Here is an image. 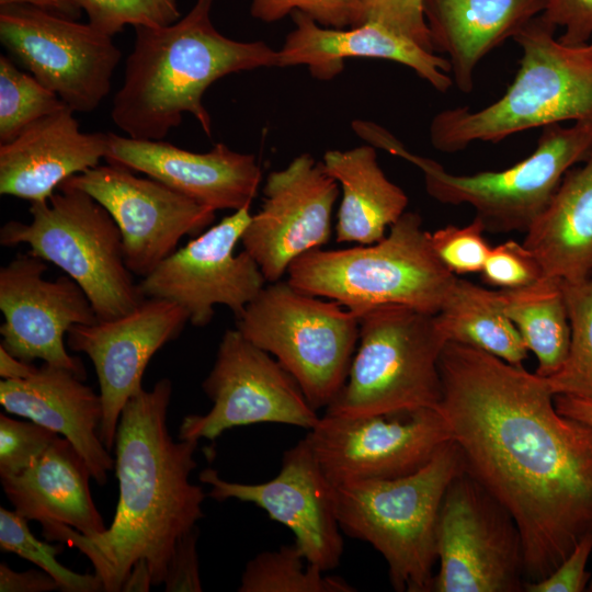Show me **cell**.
<instances>
[{
  "mask_svg": "<svg viewBox=\"0 0 592 592\" xmlns=\"http://www.w3.org/2000/svg\"><path fill=\"white\" fill-rule=\"evenodd\" d=\"M439 368L465 471L514 519L526 582L542 580L592 534V426L557 410L545 377L476 348L448 341Z\"/></svg>",
  "mask_w": 592,
  "mask_h": 592,
  "instance_id": "6da1fadb",
  "label": "cell"
},
{
  "mask_svg": "<svg viewBox=\"0 0 592 592\" xmlns=\"http://www.w3.org/2000/svg\"><path fill=\"white\" fill-rule=\"evenodd\" d=\"M169 378L141 389L124 406L115 436L118 501L111 525L84 536L56 522L41 523L47 542L69 544L92 563L104 592L122 591L132 568L148 565L163 584L178 540L204 516L206 493L190 480L198 441H174L167 428Z\"/></svg>",
  "mask_w": 592,
  "mask_h": 592,
  "instance_id": "7a4b0ae2",
  "label": "cell"
},
{
  "mask_svg": "<svg viewBox=\"0 0 592 592\" xmlns=\"http://www.w3.org/2000/svg\"><path fill=\"white\" fill-rule=\"evenodd\" d=\"M214 2L195 0L184 16L167 26L135 27L111 111L112 121L128 137L163 140L185 113L210 137L212 119L203 104L206 90L230 73L277 67V50L264 42L236 41L214 26Z\"/></svg>",
  "mask_w": 592,
  "mask_h": 592,
  "instance_id": "3957f363",
  "label": "cell"
},
{
  "mask_svg": "<svg viewBox=\"0 0 592 592\" xmlns=\"http://www.w3.org/2000/svg\"><path fill=\"white\" fill-rule=\"evenodd\" d=\"M540 15L514 37L522 56L504 94L477 111L453 107L430 124L432 146L454 153L476 141L498 143L513 134L592 119V44L567 45Z\"/></svg>",
  "mask_w": 592,
  "mask_h": 592,
  "instance_id": "277c9868",
  "label": "cell"
},
{
  "mask_svg": "<svg viewBox=\"0 0 592 592\" xmlns=\"http://www.w3.org/2000/svg\"><path fill=\"white\" fill-rule=\"evenodd\" d=\"M463 471L459 448L449 440L412 474L334 486L341 531L384 557L396 591H433L439 513L446 489Z\"/></svg>",
  "mask_w": 592,
  "mask_h": 592,
  "instance_id": "5b68a950",
  "label": "cell"
},
{
  "mask_svg": "<svg viewBox=\"0 0 592 592\" xmlns=\"http://www.w3.org/2000/svg\"><path fill=\"white\" fill-rule=\"evenodd\" d=\"M297 289L338 301L357 317L383 305L437 314L457 276L436 257L418 213L405 212L378 242L306 252L287 270Z\"/></svg>",
  "mask_w": 592,
  "mask_h": 592,
  "instance_id": "8992f818",
  "label": "cell"
},
{
  "mask_svg": "<svg viewBox=\"0 0 592 592\" xmlns=\"http://www.w3.org/2000/svg\"><path fill=\"white\" fill-rule=\"evenodd\" d=\"M346 380L325 414L361 418L437 409L439 362L448 342L436 314L383 305L358 316Z\"/></svg>",
  "mask_w": 592,
  "mask_h": 592,
  "instance_id": "52a82bcc",
  "label": "cell"
},
{
  "mask_svg": "<svg viewBox=\"0 0 592 592\" xmlns=\"http://www.w3.org/2000/svg\"><path fill=\"white\" fill-rule=\"evenodd\" d=\"M30 214V223L2 225L0 243L27 244L31 253L61 269L83 289L98 320L123 316L145 299L126 266L115 220L88 193L60 185L49 198L32 202Z\"/></svg>",
  "mask_w": 592,
  "mask_h": 592,
  "instance_id": "ba28073f",
  "label": "cell"
},
{
  "mask_svg": "<svg viewBox=\"0 0 592 592\" xmlns=\"http://www.w3.org/2000/svg\"><path fill=\"white\" fill-rule=\"evenodd\" d=\"M380 148L423 172L428 194L440 203L469 205L490 232L526 231L544 210L565 174L592 152V119L543 127L535 150L499 171L453 174L436 161L417 156L390 133Z\"/></svg>",
  "mask_w": 592,
  "mask_h": 592,
  "instance_id": "9c48e42d",
  "label": "cell"
},
{
  "mask_svg": "<svg viewBox=\"0 0 592 592\" xmlns=\"http://www.w3.org/2000/svg\"><path fill=\"white\" fill-rule=\"evenodd\" d=\"M236 329L277 360L316 410L343 387L360 334L351 310L287 281L264 286L237 317Z\"/></svg>",
  "mask_w": 592,
  "mask_h": 592,
  "instance_id": "30bf717a",
  "label": "cell"
},
{
  "mask_svg": "<svg viewBox=\"0 0 592 592\" xmlns=\"http://www.w3.org/2000/svg\"><path fill=\"white\" fill-rule=\"evenodd\" d=\"M436 550L435 592L525 591L521 532L510 512L466 471L444 494Z\"/></svg>",
  "mask_w": 592,
  "mask_h": 592,
  "instance_id": "8fae6325",
  "label": "cell"
},
{
  "mask_svg": "<svg viewBox=\"0 0 592 592\" xmlns=\"http://www.w3.org/2000/svg\"><path fill=\"white\" fill-rule=\"evenodd\" d=\"M0 42L73 112L94 111L110 93L122 53L112 36L33 5L0 7Z\"/></svg>",
  "mask_w": 592,
  "mask_h": 592,
  "instance_id": "7c38bea8",
  "label": "cell"
},
{
  "mask_svg": "<svg viewBox=\"0 0 592 592\" xmlns=\"http://www.w3.org/2000/svg\"><path fill=\"white\" fill-rule=\"evenodd\" d=\"M202 387L213 406L205 414L182 420L180 440L213 441L227 430L257 423L309 431L320 420L295 378L237 329L224 333Z\"/></svg>",
  "mask_w": 592,
  "mask_h": 592,
  "instance_id": "4fadbf2b",
  "label": "cell"
},
{
  "mask_svg": "<svg viewBox=\"0 0 592 592\" xmlns=\"http://www.w3.org/2000/svg\"><path fill=\"white\" fill-rule=\"evenodd\" d=\"M305 439L333 486L412 474L452 440L437 409L361 418L323 414Z\"/></svg>",
  "mask_w": 592,
  "mask_h": 592,
  "instance_id": "5bb4252c",
  "label": "cell"
},
{
  "mask_svg": "<svg viewBox=\"0 0 592 592\" xmlns=\"http://www.w3.org/2000/svg\"><path fill=\"white\" fill-rule=\"evenodd\" d=\"M251 216L250 207L235 210L175 250L138 283L143 296L180 305L195 327L210 322L215 305L239 317L266 281L247 251L235 254Z\"/></svg>",
  "mask_w": 592,
  "mask_h": 592,
  "instance_id": "9a60e30c",
  "label": "cell"
},
{
  "mask_svg": "<svg viewBox=\"0 0 592 592\" xmlns=\"http://www.w3.org/2000/svg\"><path fill=\"white\" fill-rule=\"evenodd\" d=\"M60 185L84 191L109 212L122 235L126 266L141 277L172 254L184 236L200 235L215 219L216 210L114 163L99 164Z\"/></svg>",
  "mask_w": 592,
  "mask_h": 592,
  "instance_id": "2e32d148",
  "label": "cell"
},
{
  "mask_svg": "<svg viewBox=\"0 0 592 592\" xmlns=\"http://www.w3.org/2000/svg\"><path fill=\"white\" fill-rule=\"evenodd\" d=\"M263 194L240 242L274 283L296 259L330 239L339 183L322 162L301 153L267 175Z\"/></svg>",
  "mask_w": 592,
  "mask_h": 592,
  "instance_id": "e0dca14e",
  "label": "cell"
},
{
  "mask_svg": "<svg viewBox=\"0 0 592 592\" xmlns=\"http://www.w3.org/2000/svg\"><path fill=\"white\" fill-rule=\"evenodd\" d=\"M216 501L250 502L289 528L308 563L322 571L340 565L343 537L335 510L334 486L320 468L307 440L285 451L278 474L264 482L241 483L223 479L206 468L198 475Z\"/></svg>",
  "mask_w": 592,
  "mask_h": 592,
  "instance_id": "ac0fdd59",
  "label": "cell"
},
{
  "mask_svg": "<svg viewBox=\"0 0 592 592\" xmlns=\"http://www.w3.org/2000/svg\"><path fill=\"white\" fill-rule=\"evenodd\" d=\"M46 270V261L30 251L0 269V345L22 361L42 360L86 379L82 362L66 350L65 335L72 326L92 325L98 317L70 276L48 281Z\"/></svg>",
  "mask_w": 592,
  "mask_h": 592,
  "instance_id": "d6986e66",
  "label": "cell"
},
{
  "mask_svg": "<svg viewBox=\"0 0 592 592\" xmlns=\"http://www.w3.org/2000/svg\"><path fill=\"white\" fill-rule=\"evenodd\" d=\"M190 321L180 305L145 298L135 309L111 320L75 325L66 335L68 348L84 353L96 373L103 417L99 434L111 451L126 402L143 387V376L153 356L177 339Z\"/></svg>",
  "mask_w": 592,
  "mask_h": 592,
  "instance_id": "ffe728a7",
  "label": "cell"
},
{
  "mask_svg": "<svg viewBox=\"0 0 592 592\" xmlns=\"http://www.w3.org/2000/svg\"><path fill=\"white\" fill-rule=\"evenodd\" d=\"M104 159L145 173L214 210L250 207L261 182L255 157L216 144L193 152L163 140L107 133Z\"/></svg>",
  "mask_w": 592,
  "mask_h": 592,
  "instance_id": "44dd1931",
  "label": "cell"
},
{
  "mask_svg": "<svg viewBox=\"0 0 592 592\" xmlns=\"http://www.w3.org/2000/svg\"><path fill=\"white\" fill-rule=\"evenodd\" d=\"M291 16L294 29L277 50V67L304 65L312 77L330 80L342 72L345 58H377L411 68L437 92L446 93L454 84L446 58L379 23L345 30L325 27L300 11Z\"/></svg>",
  "mask_w": 592,
  "mask_h": 592,
  "instance_id": "7402d4cb",
  "label": "cell"
},
{
  "mask_svg": "<svg viewBox=\"0 0 592 592\" xmlns=\"http://www.w3.org/2000/svg\"><path fill=\"white\" fill-rule=\"evenodd\" d=\"M66 106L0 144V194L32 202L49 198L69 178L100 164L107 133H83Z\"/></svg>",
  "mask_w": 592,
  "mask_h": 592,
  "instance_id": "603a6c76",
  "label": "cell"
},
{
  "mask_svg": "<svg viewBox=\"0 0 592 592\" xmlns=\"http://www.w3.org/2000/svg\"><path fill=\"white\" fill-rule=\"evenodd\" d=\"M0 403L9 413L32 420L66 437L87 463L91 477L105 485L115 467L99 430L100 394L73 372L44 363L24 379L0 382Z\"/></svg>",
  "mask_w": 592,
  "mask_h": 592,
  "instance_id": "cb8c5ba5",
  "label": "cell"
},
{
  "mask_svg": "<svg viewBox=\"0 0 592 592\" xmlns=\"http://www.w3.org/2000/svg\"><path fill=\"white\" fill-rule=\"evenodd\" d=\"M547 0H423L434 53L445 54L453 83L474 89L479 62L539 16Z\"/></svg>",
  "mask_w": 592,
  "mask_h": 592,
  "instance_id": "d4e9b609",
  "label": "cell"
},
{
  "mask_svg": "<svg viewBox=\"0 0 592 592\" xmlns=\"http://www.w3.org/2000/svg\"><path fill=\"white\" fill-rule=\"evenodd\" d=\"M0 478L14 511L29 521L65 524L84 536L107 528L91 496L90 469L66 437L22 473Z\"/></svg>",
  "mask_w": 592,
  "mask_h": 592,
  "instance_id": "484cf974",
  "label": "cell"
},
{
  "mask_svg": "<svg viewBox=\"0 0 592 592\" xmlns=\"http://www.w3.org/2000/svg\"><path fill=\"white\" fill-rule=\"evenodd\" d=\"M523 244L546 277L579 282L592 276V152L565 174Z\"/></svg>",
  "mask_w": 592,
  "mask_h": 592,
  "instance_id": "4316f807",
  "label": "cell"
},
{
  "mask_svg": "<svg viewBox=\"0 0 592 592\" xmlns=\"http://www.w3.org/2000/svg\"><path fill=\"white\" fill-rule=\"evenodd\" d=\"M322 163L342 189L335 241L372 244L382 240L406 212L409 200L379 167L375 147L329 150Z\"/></svg>",
  "mask_w": 592,
  "mask_h": 592,
  "instance_id": "83f0119b",
  "label": "cell"
},
{
  "mask_svg": "<svg viewBox=\"0 0 592 592\" xmlns=\"http://www.w3.org/2000/svg\"><path fill=\"white\" fill-rule=\"evenodd\" d=\"M448 341L523 366L528 350L503 309L501 292L458 278L436 314Z\"/></svg>",
  "mask_w": 592,
  "mask_h": 592,
  "instance_id": "f1b7e54d",
  "label": "cell"
},
{
  "mask_svg": "<svg viewBox=\"0 0 592 592\" xmlns=\"http://www.w3.org/2000/svg\"><path fill=\"white\" fill-rule=\"evenodd\" d=\"M503 309L537 358L536 374L549 377L566 361L570 322L562 281L542 277L516 289H500Z\"/></svg>",
  "mask_w": 592,
  "mask_h": 592,
  "instance_id": "f546056e",
  "label": "cell"
},
{
  "mask_svg": "<svg viewBox=\"0 0 592 592\" xmlns=\"http://www.w3.org/2000/svg\"><path fill=\"white\" fill-rule=\"evenodd\" d=\"M308 563L298 547L283 545L259 553L242 572L239 592H354L356 589L339 577L323 574Z\"/></svg>",
  "mask_w": 592,
  "mask_h": 592,
  "instance_id": "4dcf8cb0",
  "label": "cell"
},
{
  "mask_svg": "<svg viewBox=\"0 0 592 592\" xmlns=\"http://www.w3.org/2000/svg\"><path fill=\"white\" fill-rule=\"evenodd\" d=\"M570 322V344L565 363L547 377L554 396L592 399V276L562 281Z\"/></svg>",
  "mask_w": 592,
  "mask_h": 592,
  "instance_id": "1f68e13d",
  "label": "cell"
},
{
  "mask_svg": "<svg viewBox=\"0 0 592 592\" xmlns=\"http://www.w3.org/2000/svg\"><path fill=\"white\" fill-rule=\"evenodd\" d=\"M66 106L33 75L0 56V144L11 141L32 123Z\"/></svg>",
  "mask_w": 592,
  "mask_h": 592,
  "instance_id": "d6a6232c",
  "label": "cell"
},
{
  "mask_svg": "<svg viewBox=\"0 0 592 592\" xmlns=\"http://www.w3.org/2000/svg\"><path fill=\"white\" fill-rule=\"evenodd\" d=\"M18 512L0 508V548L26 559L47 572L64 592L103 591L100 578L93 573H78L62 566L56 558L62 544L50 545L37 539Z\"/></svg>",
  "mask_w": 592,
  "mask_h": 592,
  "instance_id": "836d02e7",
  "label": "cell"
},
{
  "mask_svg": "<svg viewBox=\"0 0 592 592\" xmlns=\"http://www.w3.org/2000/svg\"><path fill=\"white\" fill-rule=\"evenodd\" d=\"M98 31L113 35L126 25L162 27L180 20L178 0H76Z\"/></svg>",
  "mask_w": 592,
  "mask_h": 592,
  "instance_id": "e575fe53",
  "label": "cell"
},
{
  "mask_svg": "<svg viewBox=\"0 0 592 592\" xmlns=\"http://www.w3.org/2000/svg\"><path fill=\"white\" fill-rule=\"evenodd\" d=\"M350 9L351 27L368 22L379 23L434 53L424 19L423 0H350Z\"/></svg>",
  "mask_w": 592,
  "mask_h": 592,
  "instance_id": "d590c367",
  "label": "cell"
},
{
  "mask_svg": "<svg viewBox=\"0 0 592 592\" xmlns=\"http://www.w3.org/2000/svg\"><path fill=\"white\" fill-rule=\"evenodd\" d=\"M478 218L468 225H447L429 232L430 242L440 261L453 274L481 272L491 246Z\"/></svg>",
  "mask_w": 592,
  "mask_h": 592,
  "instance_id": "8d00e7d4",
  "label": "cell"
},
{
  "mask_svg": "<svg viewBox=\"0 0 592 592\" xmlns=\"http://www.w3.org/2000/svg\"><path fill=\"white\" fill-rule=\"evenodd\" d=\"M59 435L30 420L0 413V477L15 476L39 458Z\"/></svg>",
  "mask_w": 592,
  "mask_h": 592,
  "instance_id": "74e56055",
  "label": "cell"
},
{
  "mask_svg": "<svg viewBox=\"0 0 592 592\" xmlns=\"http://www.w3.org/2000/svg\"><path fill=\"white\" fill-rule=\"evenodd\" d=\"M480 273L486 283L500 289L525 287L544 277L534 253L514 240L491 247Z\"/></svg>",
  "mask_w": 592,
  "mask_h": 592,
  "instance_id": "f35d334b",
  "label": "cell"
},
{
  "mask_svg": "<svg viewBox=\"0 0 592 592\" xmlns=\"http://www.w3.org/2000/svg\"><path fill=\"white\" fill-rule=\"evenodd\" d=\"M300 11L325 27L350 26V0H251L250 13L265 23Z\"/></svg>",
  "mask_w": 592,
  "mask_h": 592,
  "instance_id": "ab89813d",
  "label": "cell"
},
{
  "mask_svg": "<svg viewBox=\"0 0 592 592\" xmlns=\"http://www.w3.org/2000/svg\"><path fill=\"white\" fill-rule=\"evenodd\" d=\"M592 551V534L581 538L565 560L546 578L525 583L527 592H581L590 573L585 570Z\"/></svg>",
  "mask_w": 592,
  "mask_h": 592,
  "instance_id": "60d3db41",
  "label": "cell"
},
{
  "mask_svg": "<svg viewBox=\"0 0 592 592\" xmlns=\"http://www.w3.org/2000/svg\"><path fill=\"white\" fill-rule=\"evenodd\" d=\"M540 16L562 29L559 41L563 44L583 45L592 39V0H547Z\"/></svg>",
  "mask_w": 592,
  "mask_h": 592,
  "instance_id": "b9f144b4",
  "label": "cell"
},
{
  "mask_svg": "<svg viewBox=\"0 0 592 592\" xmlns=\"http://www.w3.org/2000/svg\"><path fill=\"white\" fill-rule=\"evenodd\" d=\"M200 530L194 526L178 540L163 580L167 592H201L197 540Z\"/></svg>",
  "mask_w": 592,
  "mask_h": 592,
  "instance_id": "7bdbcfd3",
  "label": "cell"
},
{
  "mask_svg": "<svg viewBox=\"0 0 592 592\" xmlns=\"http://www.w3.org/2000/svg\"><path fill=\"white\" fill-rule=\"evenodd\" d=\"M59 590L57 582L44 570L14 571L0 563L1 592H48Z\"/></svg>",
  "mask_w": 592,
  "mask_h": 592,
  "instance_id": "ee69618b",
  "label": "cell"
},
{
  "mask_svg": "<svg viewBox=\"0 0 592 592\" xmlns=\"http://www.w3.org/2000/svg\"><path fill=\"white\" fill-rule=\"evenodd\" d=\"M554 401L561 414L592 426V399L556 395Z\"/></svg>",
  "mask_w": 592,
  "mask_h": 592,
  "instance_id": "f6af8a7d",
  "label": "cell"
},
{
  "mask_svg": "<svg viewBox=\"0 0 592 592\" xmlns=\"http://www.w3.org/2000/svg\"><path fill=\"white\" fill-rule=\"evenodd\" d=\"M11 4L33 5L73 20L79 19L82 11L76 0H0V7Z\"/></svg>",
  "mask_w": 592,
  "mask_h": 592,
  "instance_id": "bcb514c9",
  "label": "cell"
},
{
  "mask_svg": "<svg viewBox=\"0 0 592 592\" xmlns=\"http://www.w3.org/2000/svg\"><path fill=\"white\" fill-rule=\"evenodd\" d=\"M37 367L10 354L0 345V376L8 380L24 379L31 376Z\"/></svg>",
  "mask_w": 592,
  "mask_h": 592,
  "instance_id": "7dc6e473",
  "label": "cell"
},
{
  "mask_svg": "<svg viewBox=\"0 0 592 592\" xmlns=\"http://www.w3.org/2000/svg\"><path fill=\"white\" fill-rule=\"evenodd\" d=\"M153 585L149 567L146 562H137L125 580L122 591H149Z\"/></svg>",
  "mask_w": 592,
  "mask_h": 592,
  "instance_id": "c3c4849f",
  "label": "cell"
},
{
  "mask_svg": "<svg viewBox=\"0 0 592 592\" xmlns=\"http://www.w3.org/2000/svg\"><path fill=\"white\" fill-rule=\"evenodd\" d=\"M590 43L592 44V39H591V42H590Z\"/></svg>",
  "mask_w": 592,
  "mask_h": 592,
  "instance_id": "681fc988",
  "label": "cell"
}]
</instances>
